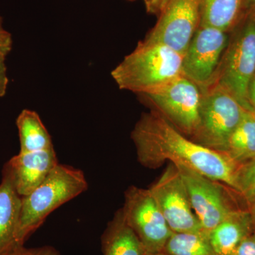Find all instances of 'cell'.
I'll list each match as a JSON object with an SVG mask.
<instances>
[{
  "label": "cell",
  "mask_w": 255,
  "mask_h": 255,
  "mask_svg": "<svg viewBox=\"0 0 255 255\" xmlns=\"http://www.w3.org/2000/svg\"><path fill=\"white\" fill-rule=\"evenodd\" d=\"M253 113H254V115H255V110L253 111Z\"/></svg>",
  "instance_id": "cell-30"
},
{
  "label": "cell",
  "mask_w": 255,
  "mask_h": 255,
  "mask_svg": "<svg viewBox=\"0 0 255 255\" xmlns=\"http://www.w3.org/2000/svg\"><path fill=\"white\" fill-rule=\"evenodd\" d=\"M139 96L191 138L199 123L201 100V90L196 83L182 75Z\"/></svg>",
  "instance_id": "cell-6"
},
{
  "label": "cell",
  "mask_w": 255,
  "mask_h": 255,
  "mask_svg": "<svg viewBox=\"0 0 255 255\" xmlns=\"http://www.w3.org/2000/svg\"><path fill=\"white\" fill-rule=\"evenodd\" d=\"M228 41L227 32L199 25L183 55V75L201 90L205 88L214 77Z\"/></svg>",
  "instance_id": "cell-11"
},
{
  "label": "cell",
  "mask_w": 255,
  "mask_h": 255,
  "mask_svg": "<svg viewBox=\"0 0 255 255\" xmlns=\"http://www.w3.org/2000/svg\"><path fill=\"white\" fill-rule=\"evenodd\" d=\"M131 139L137 160L144 167L155 169L169 161L223 183L236 192L239 166L223 152L184 135L159 112L152 110L142 114L132 130Z\"/></svg>",
  "instance_id": "cell-1"
},
{
  "label": "cell",
  "mask_w": 255,
  "mask_h": 255,
  "mask_svg": "<svg viewBox=\"0 0 255 255\" xmlns=\"http://www.w3.org/2000/svg\"><path fill=\"white\" fill-rule=\"evenodd\" d=\"M149 189L172 232L203 231L191 207L185 184L174 164H169Z\"/></svg>",
  "instance_id": "cell-10"
},
{
  "label": "cell",
  "mask_w": 255,
  "mask_h": 255,
  "mask_svg": "<svg viewBox=\"0 0 255 255\" xmlns=\"http://www.w3.org/2000/svg\"><path fill=\"white\" fill-rule=\"evenodd\" d=\"M145 41L159 43L184 55L200 25L201 0H168Z\"/></svg>",
  "instance_id": "cell-9"
},
{
  "label": "cell",
  "mask_w": 255,
  "mask_h": 255,
  "mask_svg": "<svg viewBox=\"0 0 255 255\" xmlns=\"http://www.w3.org/2000/svg\"><path fill=\"white\" fill-rule=\"evenodd\" d=\"M5 60L0 58V98L4 97L7 90L9 78Z\"/></svg>",
  "instance_id": "cell-24"
},
{
  "label": "cell",
  "mask_w": 255,
  "mask_h": 255,
  "mask_svg": "<svg viewBox=\"0 0 255 255\" xmlns=\"http://www.w3.org/2000/svg\"><path fill=\"white\" fill-rule=\"evenodd\" d=\"M248 101L253 110H255V75L248 87Z\"/></svg>",
  "instance_id": "cell-26"
},
{
  "label": "cell",
  "mask_w": 255,
  "mask_h": 255,
  "mask_svg": "<svg viewBox=\"0 0 255 255\" xmlns=\"http://www.w3.org/2000/svg\"><path fill=\"white\" fill-rule=\"evenodd\" d=\"M58 164L54 147L19 152L4 164L2 173L10 178L16 191L23 197L38 187Z\"/></svg>",
  "instance_id": "cell-12"
},
{
  "label": "cell",
  "mask_w": 255,
  "mask_h": 255,
  "mask_svg": "<svg viewBox=\"0 0 255 255\" xmlns=\"http://www.w3.org/2000/svg\"><path fill=\"white\" fill-rule=\"evenodd\" d=\"M253 233L249 209H238L228 215L209 232V239L217 255H233L238 247Z\"/></svg>",
  "instance_id": "cell-13"
},
{
  "label": "cell",
  "mask_w": 255,
  "mask_h": 255,
  "mask_svg": "<svg viewBox=\"0 0 255 255\" xmlns=\"http://www.w3.org/2000/svg\"><path fill=\"white\" fill-rule=\"evenodd\" d=\"M88 189L81 169L58 163L43 182L23 196L16 234V245H24L52 212Z\"/></svg>",
  "instance_id": "cell-2"
},
{
  "label": "cell",
  "mask_w": 255,
  "mask_h": 255,
  "mask_svg": "<svg viewBox=\"0 0 255 255\" xmlns=\"http://www.w3.org/2000/svg\"><path fill=\"white\" fill-rule=\"evenodd\" d=\"M244 16V0H201L200 26L231 32Z\"/></svg>",
  "instance_id": "cell-16"
},
{
  "label": "cell",
  "mask_w": 255,
  "mask_h": 255,
  "mask_svg": "<svg viewBox=\"0 0 255 255\" xmlns=\"http://www.w3.org/2000/svg\"><path fill=\"white\" fill-rule=\"evenodd\" d=\"M183 55L143 40L112 72L121 90L142 95L183 75Z\"/></svg>",
  "instance_id": "cell-3"
},
{
  "label": "cell",
  "mask_w": 255,
  "mask_h": 255,
  "mask_svg": "<svg viewBox=\"0 0 255 255\" xmlns=\"http://www.w3.org/2000/svg\"><path fill=\"white\" fill-rule=\"evenodd\" d=\"M233 255H255V235L248 236L241 242Z\"/></svg>",
  "instance_id": "cell-23"
},
{
  "label": "cell",
  "mask_w": 255,
  "mask_h": 255,
  "mask_svg": "<svg viewBox=\"0 0 255 255\" xmlns=\"http://www.w3.org/2000/svg\"><path fill=\"white\" fill-rule=\"evenodd\" d=\"M12 43L11 33L5 29L2 18L0 16V58L6 59L12 49Z\"/></svg>",
  "instance_id": "cell-22"
},
{
  "label": "cell",
  "mask_w": 255,
  "mask_h": 255,
  "mask_svg": "<svg viewBox=\"0 0 255 255\" xmlns=\"http://www.w3.org/2000/svg\"><path fill=\"white\" fill-rule=\"evenodd\" d=\"M22 196L18 194L6 174L0 183V253L15 246Z\"/></svg>",
  "instance_id": "cell-14"
},
{
  "label": "cell",
  "mask_w": 255,
  "mask_h": 255,
  "mask_svg": "<svg viewBox=\"0 0 255 255\" xmlns=\"http://www.w3.org/2000/svg\"><path fill=\"white\" fill-rule=\"evenodd\" d=\"M163 252L168 255H217L210 242L209 233L204 231L172 233Z\"/></svg>",
  "instance_id": "cell-19"
},
{
  "label": "cell",
  "mask_w": 255,
  "mask_h": 255,
  "mask_svg": "<svg viewBox=\"0 0 255 255\" xmlns=\"http://www.w3.org/2000/svg\"><path fill=\"white\" fill-rule=\"evenodd\" d=\"M127 224L137 235L147 253L163 252L172 230L151 194L150 189L128 187L121 209Z\"/></svg>",
  "instance_id": "cell-7"
},
{
  "label": "cell",
  "mask_w": 255,
  "mask_h": 255,
  "mask_svg": "<svg viewBox=\"0 0 255 255\" xmlns=\"http://www.w3.org/2000/svg\"><path fill=\"white\" fill-rule=\"evenodd\" d=\"M231 32L217 70L208 86L221 87L243 108L253 112L248 101V87L255 75V16L245 15Z\"/></svg>",
  "instance_id": "cell-4"
},
{
  "label": "cell",
  "mask_w": 255,
  "mask_h": 255,
  "mask_svg": "<svg viewBox=\"0 0 255 255\" xmlns=\"http://www.w3.org/2000/svg\"><path fill=\"white\" fill-rule=\"evenodd\" d=\"M246 111L221 87H206L201 90L199 123L191 140L208 148L224 152Z\"/></svg>",
  "instance_id": "cell-5"
},
{
  "label": "cell",
  "mask_w": 255,
  "mask_h": 255,
  "mask_svg": "<svg viewBox=\"0 0 255 255\" xmlns=\"http://www.w3.org/2000/svg\"><path fill=\"white\" fill-rule=\"evenodd\" d=\"M248 205L253 223V233L255 235V197L248 203Z\"/></svg>",
  "instance_id": "cell-28"
},
{
  "label": "cell",
  "mask_w": 255,
  "mask_h": 255,
  "mask_svg": "<svg viewBox=\"0 0 255 255\" xmlns=\"http://www.w3.org/2000/svg\"><path fill=\"white\" fill-rule=\"evenodd\" d=\"M147 12L158 14L168 0H143Z\"/></svg>",
  "instance_id": "cell-25"
},
{
  "label": "cell",
  "mask_w": 255,
  "mask_h": 255,
  "mask_svg": "<svg viewBox=\"0 0 255 255\" xmlns=\"http://www.w3.org/2000/svg\"><path fill=\"white\" fill-rule=\"evenodd\" d=\"M245 15H250L255 17V0H244Z\"/></svg>",
  "instance_id": "cell-27"
},
{
  "label": "cell",
  "mask_w": 255,
  "mask_h": 255,
  "mask_svg": "<svg viewBox=\"0 0 255 255\" xmlns=\"http://www.w3.org/2000/svg\"><path fill=\"white\" fill-rule=\"evenodd\" d=\"M145 255H168L167 253H164V252H160V253H147Z\"/></svg>",
  "instance_id": "cell-29"
},
{
  "label": "cell",
  "mask_w": 255,
  "mask_h": 255,
  "mask_svg": "<svg viewBox=\"0 0 255 255\" xmlns=\"http://www.w3.org/2000/svg\"><path fill=\"white\" fill-rule=\"evenodd\" d=\"M236 192L241 194L247 203L255 197V159L238 167Z\"/></svg>",
  "instance_id": "cell-20"
},
{
  "label": "cell",
  "mask_w": 255,
  "mask_h": 255,
  "mask_svg": "<svg viewBox=\"0 0 255 255\" xmlns=\"http://www.w3.org/2000/svg\"><path fill=\"white\" fill-rule=\"evenodd\" d=\"M223 153L238 166L255 159V117L253 112L246 111L231 134Z\"/></svg>",
  "instance_id": "cell-18"
},
{
  "label": "cell",
  "mask_w": 255,
  "mask_h": 255,
  "mask_svg": "<svg viewBox=\"0 0 255 255\" xmlns=\"http://www.w3.org/2000/svg\"><path fill=\"white\" fill-rule=\"evenodd\" d=\"M104 255H145V248L119 210L102 236Z\"/></svg>",
  "instance_id": "cell-15"
},
{
  "label": "cell",
  "mask_w": 255,
  "mask_h": 255,
  "mask_svg": "<svg viewBox=\"0 0 255 255\" xmlns=\"http://www.w3.org/2000/svg\"><path fill=\"white\" fill-rule=\"evenodd\" d=\"M0 255H61L59 251L50 246L38 248H25L23 245H17L0 253Z\"/></svg>",
  "instance_id": "cell-21"
},
{
  "label": "cell",
  "mask_w": 255,
  "mask_h": 255,
  "mask_svg": "<svg viewBox=\"0 0 255 255\" xmlns=\"http://www.w3.org/2000/svg\"><path fill=\"white\" fill-rule=\"evenodd\" d=\"M16 124L19 135V152L53 148L51 136L36 112L23 110L18 116Z\"/></svg>",
  "instance_id": "cell-17"
},
{
  "label": "cell",
  "mask_w": 255,
  "mask_h": 255,
  "mask_svg": "<svg viewBox=\"0 0 255 255\" xmlns=\"http://www.w3.org/2000/svg\"><path fill=\"white\" fill-rule=\"evenodd\" d=\"M187 188L191 207L203 231L209 233L236 210L223 183L213 180L184 166L174 164Z\"/></svg>",
  "instance_id": "cell-8"
}]
</instances>
